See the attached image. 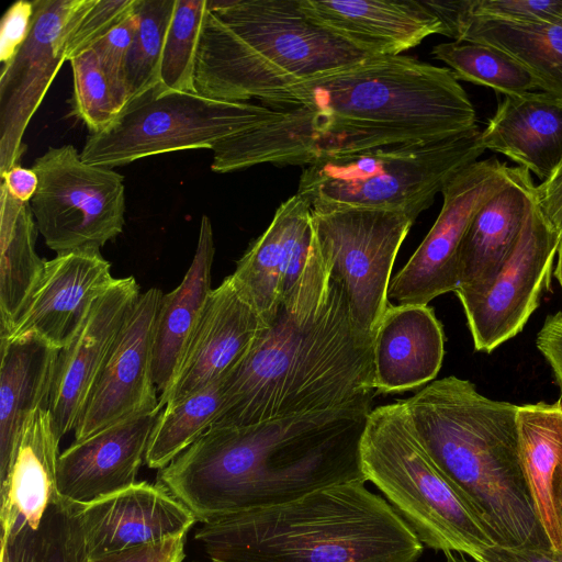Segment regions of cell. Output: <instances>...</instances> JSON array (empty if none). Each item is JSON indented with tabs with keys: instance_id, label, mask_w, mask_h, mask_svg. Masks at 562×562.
<instances>
[{
	"instance_id": "obj_7",
	"label": "cell",
	"mask_w": 562,
	"mask_h": 562,
	"mask_svg": "<svg viewBox=\"0 0 562 562\" xmlns=\"http://www.w3.org/2000/svg\"><path fill=\"white\" fill-rule=\"evenodd\" d=\"M361 463L367 481L385 495L423 544L471 559L496 544L424 449L404 402L371 409L361 440Z\"/></svg>"
},
{
	"instance_id": "obj_36",
	"label": "cell",
	"mask_w": 562,
	"mask_h": 562,
	"mask_svg": "<svg viewBox=\"0 0 562 562\" xmlns=\"http://www.w3.org/2000/svg\"><path fill=\"white\" fill-rule=\"evenodd\" d=\"M207 11V0H176L160 66L167 88L196 93L195 64Z\"/></svg>"
},
{
	"instance_id": "obj_21",
	"label": "cell",
	"mask_w": 562,
	"mask_h": 562,
	"mask_svg": "<svg viewBox=\"0 0 562 562\" xmlns=\"http://www.w3.org/2000/svg\"><path fill=\"white\" fill-rule=\"evenodd\" d=\"M159 413H143L74 441L58 458L59 495L88 503L136 483Z\"/></svg>"
},
{
	"instance_id": "obj_48",
	"label": "cell",
	"mask_w": 562,
	"mask_h": 562,
	"mask_svg": "<svg viewBox=\"0 0 562 562\" xmlns=\"http://www.w3.org/2000/svg\"><path fill=\"white\" fill-rule=\"evenodd\" d=\"M446 562H474L471 558L465 554L457 552H446Z\"/></svg>"
},
{
	"instance_id": "obj_27",
	"label": "cell",
	"mask_w": 562,
	"mask_h": 562,
	"mask_svg": "<svg viewBox=\"0 0 562 562\" xmlns=\"http://www.w3.org/2000/svg\"><path fill=\"white\" fill-rule=\"evenodd\" d=\"M520 463L551 548L562 552V403L517 407Z\"/></svg>"
},
{
	"instance_id": "obj_28",
	"label": "cell",
	"mask_w": 562,
	"mask_h": 562,
	"mask_svg": "<svg viewBox=\"0 0 562 562\" xmlns=\"http://www.w3.org/2000/svg\"><path fill=\"white\" fill-rule=\"evenodd\" d=\"M535 186L529 173L477 211L459 250L457 295L481 292L496 278L518 243Z\"/></svg>"
},
{
	"instance_id": "obj_35",
	"label": "cell",
	"mask_w": 562,
	"mask_h": 562,
	"mask_svg": "<svg viewBox=\"0 0 562 562\" xmlns=\"http://www.w3.org/2000/svg\"><path fill=\"white\" fill-rule=\"evenodd\" d=\"M176 0H136L138 25L124 67L127 102L160 81L167 31Z\"/></svg>"
},
{
	"instance_id": "obj_22",
	"label": "cell",
	"mask_w": 562,
	"mask_h": 562,
	"mask_svg": "<svg viewBox=\"0 0 562 562\" xmlns=\"http://www.w3.org/2000/svg\"><path fill=\"white\" fill-rule=\"evenodd\" d=\"M317 24L368 56H396L441 34L424 0H300Z\"/></svg>"
},
{
	"instance_id": "obj_39",
	"label": "cell",
	"mask_w": 562,
	"mask_h": 562,
	"mask_svg": "<svg viewBox=\"0 0 562 562\" xmlns=\"http://www.w3.org/2000/svg\"><path fill=\"white\" fill-rule=\"evenodd\" d=\"M472 16L514 23H560L562 0H463Z\"/></svg>"
},
{
	"instance_id": "obj_11",
	"label": "cell",
	"mask_w": 562,
	"mask_h": 562,
	"mask_svg": "<svg viewBox=\"0 0 562 562\" xmlns=\"http://www.w3.org/2000/svg\"><path fill=\"white\" fill-rule=\"evenodd\" d=\"M312 213L331 278L345 289L357 324L374 335L390 304L395 258L416 217L397 210L351 206H312Z\"/></svg>"
},
{
	"instance_id": "obj_29",
	"label": "cell",
	"mask_w": 562,
	"mask_h": 562,
	"mask_svg": "<svg viewBox=\"0 0 562 562\" xmlns=\"http://www.w3.org/2000/svg\"><path fill=\"white\" fill-rule=\"evenodd\" d=\"M59 350L35 335L1 338L0 477L27 416L48 408Z\"/></svg>"
},
{
	"instance_id": "obj_19",
	"label": "cell",
	"mask_w": 562,
	"mask_h": 562,
	"mask_svg": "<svg viewBox=\"0 0 562 562\" xmlns=\"http://www.w3.org/2000/svg\"><path fill=\"white\" fill-rule=\"evenodd\" d=\"M115 280L100 250L58 254L43 272L13 327L1 338L35 335L58 350L76 336L93 302Z\"/></svg>"
},
{
	"instance_id": "obj_31",
	"label": "cell",
	"mask_w": 562,
	"mask_h": 562,
	"mask_svg": "<svg viewBox=\"0 0 562 562\" xmlns=\"http://www.w3.org/2000/svg\"><path fill=\"white\" fill-rule=\"evenodd\" d=\"M0 318L1 335L22 314L45 261L35 250L37 226L30 203L14 199L0 184Z\"/></svg>"
},
{
	"instance_id": "obj_23",
	"label": "cell",
	"mask_w": 562,
	"mask_h": 562,
	"mask_svg": "<svg viewBox=\"0 0 562 562\" xmlns=\"http://www.w3.org/2000/svg\"><path fill=\"white\" fill-rule=\"evenodd\" d=\"M443 355V329L432 307L390 303L373 337L375 393H403L429 384Z\"/></svg>"
},
{
	"instance_id": "obj_37",
	"label": "cell",
	"mask_w": 562,
	"mask_h": 562,
	"mask_svg": "<svg viewBox=\"0 0 562 562\" xmlns=\"http://www.w3.org/2000/svg\"><path fill=\"white\" fill-rule=\"evenodd\" d=\"M74 74V110L91 134L104 130L123 109L92 48L69 60Z\"/></svg>"
},
{
	"instance_id": "obj_44",
	"label": "cell",
	"mask_w": 562,
	"mask_h": 562,
	"mask_svg": "<svg viewBox=\"0 0 562 562\" xmlns=\"http://www.w3.org/2000/svg\"><path fill=\"white\" fill-rule=\"evenodd\" d=\"M535 201L548 224L562 236V161L554 173L535 186Z\"/></svg>"
},
{
	"instance_id": "obj_24",
	"label": "cell",
	"mask_w": 562,
	"mask_h": 562,
	"mask_svg": "<svg viewBox=\"0 0 562 562\" xmlns=\"http://www.w3.org/2000/svg\"><path fill=\"white\" fill-rule=\"evenodd\" d=\"M454 42L495 47L524 66L540 91L562 97V22L514 23L469 15L463 0H424Z\"/></svg>"
},
{
	"instance_id": "obj_6",
	"label": "cell",
	"mask_w": 562,
	"mask_h": 562,
	"mask_svg": "<svg viewBox=\"0 0 562 562\" xmlns=\"http://www.w3.org/2000/svg\"><path fill=\"white\" fill-rule=\"evenodd\" d=\"M196 93L266 104L288 87L369 57L314 22L300 0L207 1Z\"/></svg>"
},
{
	"instance_id": "obj_15",
	"label": "cell",
	"mask_w": 562,
	"mask_h": 562,
	"mask_svg": "<svg viewBox=\"0 0 562 562\" xmlns=\"http://www.w3.org/2000/svg\"><path fill=\"white\" fill-rule=\"evenodd\" d=\"M162 295L157 288L140 294L80 412L75 441L133 416L160 409L153 364Z\"/></svg>"
},
{
	"instance_id": "obj_49",
	"label": "cell",
	"mask_w": 562,
	"mask_h": 562,
	"mask_svg": "<svg viewBox=\"0 0 562 562\" xmlns=\"http://www.w3.org/2000/svg\"><path fill=\"white\" fill-rule=\"evenodd\" d=\"M561 512H562V505H561Z\"/></svg>"
},
{
	"instance_id": "obj_12",
	"label": "cell",
	"mask_w": 562,
	"mask_h": 562,
	"mask_svg": "<svg viewBox=\"0 0 562 562\" xmlns=\"http://www.w3.org/2000/svg\"><path fill=\"white\" fill-rule=\"evenodd\" d=\"M530 172L492 157L476 160L442 189V207L432 227L391 279L389 299L398 305L426 304L459 286V250L477 211L493 196Z\"/></svg>"
},
{
	"instance_id": "obj_40",
	"label": "cell",
	"mask_w": 562,
	"mask_h": 562,
	"mask_svg": "<svg viewBox=\"0 0 562 562\" xmlns=\"http://www.w3.org/2000/svg\"><path fill=\"white\" fill-rule=\"evenodd\" d=\"M137 25L138 16L134 8L130 15L91 47L123 108L127 103L124 67Z\"/></svg>"
},
{
	"instance_id": "obj_43",
	"label": "cell",
	"mask_w": 562,
	"mask_h": 562,
	"mask_svg": "<svg viewBox=\"0 0 562 562\" xmlns=\"http://www.w3.org/2000/svg\"><path fill=\"white\" fill-rule=\"evenodd\" d=\"M474 562H562V552L551 547H508L493 544L483 549Z\"/></svg>"
},
{
	"instance_id": "obj_8",
	"label": "cell",
	"mask_w": 562,
	"mask_h": 562,
	"mask_svg": "<svg viewBox=\"0 0 562 562\" xmlns=\"http://www.w3.org/2000/svg\"><path fill=\"white\" fill-rule=\"evenodd\" d=\"M485 151L481 131L383 145L305 166L297 192L312 206L389 209L414 217Z\"/></svg>"
},
{
	"instance_id": "obj_25",
	"label": "cell",
	"mask_w": 562,
	"mask_h": 562,
	"mask_svg": "<svg viewBox=\"0 0 562 562\" xmlns=\"http://www.w3.org/2000/svg\"><path fill=\"white\" fill-rule=\"evenodd\" d=\"M58 438L49 411L38 408L24 420L9 468L0 477L1 536L21 526L36 527L57 490Z\"/></svg>"
},
{
	"instance_id": "obj_5",
	"label": "cell",
	"mask_w": 562,
	"mask_h": 562,
	"mask_svg": "<svg viewBox=\"0 0 562 562\" xmlns=\"http://www.w3.org/2000/svg\"><path fill=\"white\" fill-rule=\"evenodd\" d=\"M194 539L212 562H416L423 543L363 482L202 524Z\"/></svg>"
},
{
	"instance_id": "obj_14",
	"label": "cell",
	"mask_w": 562,
	"mask_h": 562,
	"mask_svg": "<svg viewBox=\"0 0 562 562\" xmlns=\"http://www.w3.org/2000/svg\"><path fill=\"white\" fill-rule=\"evenodd\" d=\"M559 240L532 192L518 243L496 278L481 292L457 295L475 350L490 353L522 330L548 283Z\"/></svg>"
},
{
	"instance_id": "obj_33",
	"label": "cell",
	"mask_w": 562,
	"mask_h": 562,
	"mask_svg": "<svg viewBox=\"0 0 562 562\" xmlns=\"http://www.w3.org/2000/svg\"><path fill=\"white\" fill-rule=\"evenodd\" d=\"M225 378L167 404L153 428L145 462L161 470L214 424L223 404Z\"/></svg>"
},
{
	"instance_id": "obj_38",
	"label": "cell",
	"mask_w": 562,
	"mask_h": 562,
	"mask_svg": "<svg viewBox=\"0 0 562 562\" xmlns=\"http://www.w3.org/2000/svg\"><path fill=\"white\" fill-rule=\"evenodd\" d=\"M136 0H94L68 38L66 60L91 48L114 26L130 15Z\"/></svg>"
},
{
	"instance_id": "obj_41",
	"label": "cell",
	"mask_w": 562,
	"mask_h": 562,
	"mask_svg": "<svg viewBox=\"0 0 562 562\" xmlns=\"http://www.w3.org/2000/svg\"><path fill=\"white\" fill-rule=\"evenodd\" d=\"M187 533L93 558L90 562H182Z\"/></svg>"
},
{
	"instance_id": "obj_9",
	"label": "cell",
	"mask_w": 562,
	"mask_h": 562,
	"mask_svg": "<svg viewBox=\"0 0 562 562\" xmlns=\"http://www.w3.org/2000/svg\"><path fill=\"white\" fill-rule=\"evenodd\" d=\"M281 115L265 105L211 99L158 82L131 99L104 130L90 134L80 156L112 168L162 153L212 149Z\"/></svg>"
},
{
	"instance_id": "obj_10",
	"label": "cell",
	"mask_w": 562,
	"mask_h": 562,
	"mask_svg": "<svg viewBox=\"0 0 562 562\" xmlns=\"http://www.w3.org/2000/svg\"><path fill=\"white\" fill-rule=\"evenodd\" d=\"M38 178L30 205L38 233L56 254L100 250L124 227V178L85 162L72 145L49 147L33 164Z\"/></svg>"
},
{
	"instance_id": "obj_16",
	"label": "cell",
	"mask_w": 562,
	"mask_h": 562,
	"mask_svg": "<svg viewBox=\"0 0 562 562\" xmlns=\"http://www.w3.org/2000/svg\"><path fill=\"white\" fill-rule=\"evenodd\" d=\"M317 248L312 206L295 193L280 204L268 228L238 260L231 276L267 325L277 317Z\"/></svg>"
},
{
	"instance_id": "obj_45",
	"label": "cell",
	"mask_w": 562,
	"mask_h": 562,
	"mask_svg": "<svg viewBox=\"0 0 562 562\" xmlns=\"http://www.w3.org/2000/svg\"><path fill=\"white\" fill-rule=\"evenodd\" d=\"M536 345L550 364L562 390V312L549 315L537 335Z\"/></svg>"
},
{
	"instance_id": "obj_46",
	"label": "cell",
	"mask_w": 562,
	"mask_h": 562,
	"mask_svg": "<svg viewBox=\"0 0 562 562\" xmlns=\"http://www.w3.org/2000/svg\"><path fill=\"white\" fill-rule=\"evenodd\" d=\"M1 183L14 199L30 203L37 190L38 178L32 168H23L16 164L1 175Z\"/></svg>"
},
{
	"instance_id": "obj_18",
	"label": "cell",
	"mask_w": 562,
	"mask_h": 562,
	"mask_svg": "<svg viewBox=\"0 0 562 562\" xmlns=\"http://www.w3.org/2000/svg\"><path fill=\"white\" fill-rule=\"evenodd\" d=\"M268 325L246 301L232 276L212 289L169 387L158 407L225 378Z\"/></svg>"
},
{
	"instance_id": "obj_4",
	"label": "cell",
	"mask_w": 562,
	"mask_h": 562,
	"mask_svg": "<svg viewBox=\"0 0 562 562\" xmlns=\"http://www.w3.org/2000/svg\"><path fill=\"white\" fill-rule=\"evenodd\" d=\"M404 403L424 449L496 544L551 547L521 469L517 405L491 400L454 375Z\"/></svg>"
},
{
	"instance_id": "obj_2",
	"label": "cell",
	"mask_w": 562,
	"mask_h": 562,
	"mask_svg": "<svg viewBox=\"0 0 562 562\" xmlns=\"http://www.w3.org/2000/svg\"><path fill=\"white\" fill-rule=\"evenodd\" d=\"M373 397L246 426L212 427L158 473L202 524L367 482L361 440Z\"/></svg>"
},
{
	"instance_id": "obj_1",
	"label": "cell",
	"mask_w": 562,
	"mask_h": 562,
	"mask_svg": "<svg viewBox=\"0 0 562 562\" xmlns=\"http://www.w3.org/2000/svg\"><path fill=\"white\" fill-rule=\"evenodd\" d=\"M265 106L282 115L220 140L211 169L308 166L383 145L451 137L477 127L451 69L415 58L369 56L296 82Z\"/></svg>"
},
{
	"instance_id": "obj_13",
	"label": "cell",
	"mask_w": 562,
	"mask_h": 562,
	"mask_svg": "<svg viewBox=\"0 0 562 562\" xmlns=\"http://www.w3.org/2000/svg\"><path fill=\"white\" fill-rule=\"evenodd\" d=\"M30 34L0 75V176L18 164L22 138L60 66L69 35L94 0H34Z\"/></svg>"
},
{
	"instance_id": "obj_3",
	"label": "cell",
	"mask_w": 562,
	"mask_h": 562,
	"mask_svg": "<svg viewBox=\"0 0 562 562\" xmlns=\"http://www.w3.org/2000/svg\"><path fill=\"white\" fill-rule=\"evenodd\" d=\"M373 337L355 321L318 241L274 321L225 376L212 427L252 425L374 397Z\"/></svg>"
},
{
	"instance_id": "obj_34",
	"label": "cell",
	"mask_w": 562,
	"mask_h": 562,
	"mask_svg": "<svg viewBox=\"0 0 562 562\" xmlns=\"http://www.w3.org/2000/svg\"><path fill=\"white\" fill-rule=\"evenodd\" d=\"M431 54L446 63L458 80L485 86L497 93L510 95L540 90L524 66L495 47L453 41L434 46Z\"/></svg>"
},
{
	"instance_id": "obj_20",
	"label": "cell",
	"mask_w": 562,
	"mask_h": 562,
	"mask_svg": "<svg viewBox=\"0 0 562 562\" xmlns=\"http://www.w3.org/2000/svg\"><path fill=\"white\" fill-rule=\"evenodd\" d=\"M79 515L90 559L188 533L196 522L162 484L145 481L80 503Z\"/></svg>"
},
{
	"instance_id": "obj_47",
	"label": "cell",
	"mask_w": 562,
	"mask_h": 562,
	"mask_svg": "<svg viewBox=\"0 0 562 562\" xmlns=\"http://www.w3.org/2000/svg\"><path fill=\"white\" fill-rule=\"evenodd\" d=\"M557 265L554 269V277L560 284L562 290V236L560 237L558 248H557Z\"/></svg>"
},
{
	"instance_id": "obj_17",
	"label": "cell",
	"mask_w": 562,
	"mask_h": 562,
	"mask_svg": "<svg viewBox=\"0 0 562 562\" xmlns=\"http://www.w3.org/2000/svg\"><path fill=\"white\" fill-rule=\"evenodd\" d=\"M139 296L134 277L115 278L93 302L72 340L59 350L47 408L59 439L75 429L86 400Z\"/></svg>"
},
{
	"instance_id": "obj_32",
	"label": "cell",
	"mask_w": 562,
	"mask_h": 562,
	"mask_svg": "<svg viewBox=\"0 0 562 562\" xmlns=\"http://www.w3.org/2000/svg\"><path fill=\"white\" fill-rule=\"evenodd\" d=\"M79 506L60 496L36 527L24 525L1 536L0 562H90Z\"/></svg>"
},
{
	"instance_id": "obj_26",
	"label": "cell",
	"mask_w": 562,
	"mask_h": 562,
	"mask_svg": "<svg viewBox=\"0 0 562 562\" xmlns=\"http://www.w3.org/2000/svg\"><path fill=\"white\" fill-rule=\"evenodd\" d=\"M481 142L548 180L562 161V97L540 90L504 95Z\"/></svg>"
},
{
	"instance_id": "obj_42",
	"label": "cell",
	"mask_w": 562,
	"mask_h": 562,
	"mask_svg": "<svg viewBox=\"0 0 562 562\" xmlns=\"http://www.w3.org/2000/svg\"><path fill=\"white\" fill-rule=\"evenodd\" d=\"M34 14V2L19 0L11 4L1 20L0 61L8 65L27 38Z\"/></svg>"
},
{
	"instance_id": "obj_30",
	"label": "cell",
	"mask_w": 562,
	"mask_h": 562,
	"mask_svg": "<svg viewBox=\"0 0 562 562\" xmlns=\"http://www.w3.org/2000/svg\"><path fill=\"white\" fill-rule=\"evenodd\" d=\"M214 252L212 224L203 215L193 260L180 284L162 295L157 315L153 371L160 394L169 387L212 291Z\"/></svg>"
}]
</instances>
